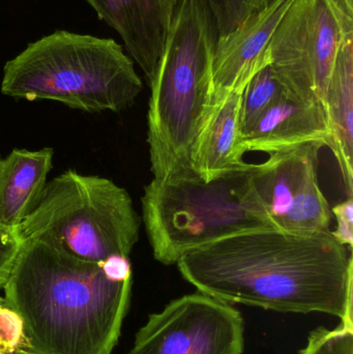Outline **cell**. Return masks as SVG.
I'll return each mask as SVG.
<instances>
[{
    "instance_id": "1",
    "label": "cell",
    "mask_w": 353,
    "mask_h": 354,
    "mask_svg": "<svg viewBox=\"0 0 353 354\" xmlns=\"http://www.w3.org/2000/svg\"><path fill=\"white\" fill-rule=\"evenodd\" d=\"M331 229L294 235L278 229L240 233L178 260L199 292L228 304L281 313L329 314L353 326V261Z\"/></svg>"
},
{
    "instance_id": "2",
    "label": "cell",
    "mask_w": 353,
    "mask_h": 354,
    "mask_svg": "<svg viewBox=\"0 0 353 354\" xmlns=\"http://www.w3.org/2000/svg\"><path fill=\"white\" fill-rule=\"evenodd\" d=\"M4 299L35 354H112L130 306L128 258L85 261L23 239Z\"/></svg>"
},
{
    "instance_id": "3",
    "label": "cell",
    "mask_w": 353,
    "mask_h": 354,
    "mask_svg": "<svg viewBox=\"0 0 353 354\" xmlns=\"http://www.w3.org/2000/svg\"><path fill=\"white\" fill-rule=\"evenodd\" d=\"M215 18L205 0H176L151 87L147 143L158 180L200 178L193 147L213 112Z\"/></svg>"
},
{
    "instance_id": "4",
    "label": "cell",
    "mask_w": 353,
    "mask_h": 354,
    "mask_svg": "<svg viewBox=\"0 0 353 354\" xmlns=\"http://www.w3.org/2000/svg\"><path fill=\"white\" fill-rule=\"evenodd\" d=\"M142 89L134 62L117 41L64 30L8 60L1 82L8 97L51 100L89 113L126 109Z\"/></svg>"
},
{
    "instance_id": "5",
    "label": "cell",
    "mask_w": 353,
    "mask_h": 354,
    "mask_svg": "<svg viewBox=\"0 0 353 354\" xmlns=\"http://www.w3.org/2000/svg\"><path fill=\"white\" fill-rule=\"evenodd\" d=\"M245 162L213 180H158L144 187L142 220L153 257L164 266L240 233L278 229ZM279 230V229H278Z\"/></svg>"
},
{
    "instance_id": "6",
    "label": "cell",
    "mask_w": 353,
    "mask_h": 354,
    "mask_svg": "<svg viewBox=\"0 0 353 354\" xmlns=\"http://www.w3.org/2000/svg\"><path fill=\"white\" fill-rule=\"evenodd\" d=\"M141 221L126 189L110 179L68 170L46 185L39 205L19 226L32 239L85 261L128 258Z\"/></svg>"
},
{
    "instance_id": "7",
    "label": "cell",
    "mask_w": 353,
    "mask_h": 354,
    "mask_svg": "<svg viewBox=\"0 0 353 354\" xmlns=\"http://www.w3.org/2000/svg\"><path fill=\"white\" fill-rule=\"evenodd\" d=\"M353 33L332 0H292L265 58L289 97L325 107V91L344 39Z\"/></svg>"
},
{
    "instance_id": "8",
    "label": "cell",
    "mask_w": 353,
    "mask_h": 354,
    "mask_svg": "<svg viewBox=\"0 0 353 354\" xmlns=\"http://www.w3.org/2000/svg\"><path fill=\"white\" fill-rule=\"evenodd\" d=\"M244 348L240 312L198 291L149 315L128 354H242Z\"/></svg>"
},
{
    "instance_id": "9",
    "label": "cell",
    "mask_w": 353,
    "mask_h": 354,
    "mask_svg": "<svg viewBox=\"0 0 353 354\" xmlns=\"http://www.w3.org/2000/svg\"><path fill=\"white\" fill-rule=\"evenodd\" d=\"M325 147L321 141L302 143L255 164V187L279 230L307 236L331 229L332 208L317 176Z\"/></svg>"
},
{
    "instance_id": "10",
    "label": "cell",
    "mask_w": 353,
    "mask_h": 354,
    "mask_svg": "<svg viewBox=\"0 0 353 354\" xmlns=\"http://www.w3.org/2000/svg\"><path fill=\"white\" fill-rule=\"evenodd\" d=\"M292 0H274L225 37H218L213 57V110L242 91L263 66L269 39Z\"/></svg>"
},
{
    "instance_id": "11",
    "label": "cell",
    "mask_w": 353,
    "mask_h": 354,
    "mask_svg": "<svg viewBox=\"0 0 353 354\" xmlns=\"http://www.w3.org/2000/svg\"><path fill=\"white\" fill-rule=\"evenodd\" d=\"M122 37L151 82L164 50L176 0H85Z\"/></svg>"
},
{
    "instance_id": "12",
    "label": "cell",
    "mask_w": 353,
    "mask_h": 354,
    "mask_svg": "<svg viewBox=\"0 0 353 354\" xmlns=\"http://www.w3.org/2000/svg\"><path fill=\"white\" fill-rule=\"evenodd\" d=\"M311 141H321L325 147L331 145L325 107L321 104L300 101L285 93L240 139V149L244 155L249 151L271 155Z\"/></svg>"
},
{
    "instance_id": "13",
    "label": "cell",
    "mask_w": 353,
    "mask_h": 354,
    "mask_svg": "<svg viewBox=\"0 0 353 354\" xmlns=\"http://www.w3.org/2000/svg\"><path fill=\"white\" fill-rule=\"evenodd\" d=\"M53 149H14L0 160V225L18 229L39 205L52 169Z\"/></svg>"
},
{
    "instance_id": "14",
    "label": "cell",
    "mask_w": 353,
    "mask_h": 354,
    "mask_svg": "<svg viewBox=\"0 0 353 354\" xmlns=\"http://www.w3.org/2000/svg\"><path fill=\"white\" fill-rule=\"evenodd\" d=\"M242 93L233 91L213 110L195 141L192 167L207 183L245 163L240 149Z\"/></svg>"
},
{
    "instance_id": "15",
    "label": "cell",
    "mask_w": 353,
    "mask_h": 354,
    "mask_svg": "<svg viewBox=\"0 0 353 354\" xmlns=\"http://www.w3.org/2000/svg\"><path fill=\"white\" fill-rule=\"evenodd\" d=\"M325 110L331 147L348 197L353 193V33L344 39L325 91Z\"/></svg>"
},
{
    "instance_id": "16",
    "label": "cell",
    "mask_w": 353,
    "mask_h": 354,
    "mask_svg": "<svg viewBox=\"0 0 353 354\" xmlns=\"http://www.w3.org/2000/svg\"><path fill=\"white\" fill-rule=\"evenodd\" d=\"M285 93L269 64L259 70L247 83L242 93L240 110V138Z\"/></svg>"
},
{
    "instance_id": "17",
    "label": "cell",
    "mask_w": 353,
    "mask_h": 354,
    "mask_svg": "<svg viewBox=\"0 0 353 354\" xmlns=\"http://www.w3.org/2000/svg\"><path fill=\"white\" fill-rule=\"evenodd\" d=\"M217 25L219 37L231 33L251 15L274 0H205Z\"/></svg>"
},
{
    "instance_id": "18",
    "label": "cell",
    "mask_w": 353,
    "mask_h": 354,
    "mask_svg": "<svg viewBox=\"0 0 353 354\" xmlns=\"http://www.w3.org/2000/svg\"><path fill=\"white\" fill-rule=\"evenodd\" d=\"M300 354H353V326L341 324L335 330L315 328Z\"/></svg>"
},
{
    "instance_id": "19",
    "label": "cell",
    "mask_w": 353,
    "mask_h": 354,
    "mask_svg": "<svg viewBox=\"0 0 353 354\" xmlns=\"http://www.w3.org/2000/svg\"><path fill=\"white\" fill-rule=\"evenodd\" d=\"M0 354H35L20 316L0 297Z\"/></svg>"
},
{
    "instance_id": "20",
    "label": "cell",
    "mask_w": 353,
    "mask_h": 354,
    "mask_svg": "<svg viewBox=\"0 0 353 354\" xmlns=\"http://www.w3.org/2000/svg\"><path fill=\"white\" fill-rule=\"evenodd\" d=\"M22 241L18 229L6 228L0 225V289H3L10 276Z\"/></svg>"
},
{
    "instance_id": "21",
    "label": "cell",
    "mask_w": 353,
    "mask_h": 354,
    "mask_svg": "<svg viewBox=\"0 0 353 354\" xmlns=\"http://www.w3.org/2000/svg\"><path fill=\"white\" fill-rule=\"evenodd\" d=\"M332 214L337 220V229L332 231L335 239L342 245L352 250L353 243V199L348 197L345 201L332 208Z\"/></svg>"
},
{
    "instance_id": "22",
    "label": "cell",
    "mask_w": 353,
    "mask_h": 354,
    "mask_svg": "<svg viewBox=\"0 0 353 354\" xmlns=\"http://www.w3.org/2000/svg\"><path fill=\"white\" fill-rule=\"evenodd\" d=\"M332 2L346 19L353 21V0H332Z\"/></svg>"
}]
</instances>
